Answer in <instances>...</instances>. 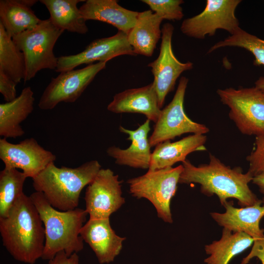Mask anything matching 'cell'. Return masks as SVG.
<instances>
[{
	"label": "cell",
	"mask_w": 264,
	"mask_h": 264,
	"mask_svg": "<svg viewBox=\"0 0 264 264\" xmlns=\"http://www.w3.org/2000/svg\"><path fill=\"white\" fill-rule=\"evenodd\" d=\"M209 157L208 163L198 166L187 159L182 162L183 170L178 183L199 184L202 194L207 196L216 195L223 206L229 198L236 199L242 207L262 201L249 187L253 178L249 172L243 173L240 167L227 166L211 153Z\"/></svg>",
	"instance_id": "cell-1"
},
{
	"label": "cell",
	"mask_w": 264,
	"mask_h": 264,
	"mask_svg": "<svg viewBox=\"0 0 264 264\" xmlns=\"http://www.w3.org/2000/svg\"><path fill=\"white\" fill-rule=\"evenodd\" d=\"M0 233L3 246L15 260L34 264L42 258L45 229L30 196L23 193L7 215L0 218Z\"/></svg>",
	"instance_id": "cell-2"
},
{
	"label": "cell",
	"mask_w": 264,
	"mask_h": 264,
	"mask_svg": "<svg viewBox=\"0 0 264 264\" xmlns=\"http://www.w3.org/2000/svg\"><path fill=\"white\" fill-rule=\"evenodd\" d=\"M30 197L39 213L45 229L42 259L49 261L61 251L69 256L82 251L84 241L80 231L88 215L86 210L77 207L66 211L58 210L48 203L41 192L35 191Z\"/></svg>",
	"instance_id": "cell-3"
},
{
	"label": "cell",
	"mask_w": 264,
	"mask_h": 264,
	"mask_svg": "<svg viewBox=\"0 0 264 264\" xmlns=\"http://www.w3.org/2000/svg\"><path fill=\"white\" fill-rule=\"evenodd\" d=\"M101 169L96 160L76 168L58 167L53 162L32 178L33 186L54 208L62 211L73 210L78 207L82 190Z\"/></svg>",
	"instance_id": "cell-4"
},
{
	"label": "cell",
	"mask_w": 264,
	"mask_h": 264,
	"mask_svg": "<svg viewBox=\"0 0 264 264\" xmlns=\"http://www.w3.org/2000/svg\"><path fill=\"white\" fill-rule=\"evenodd\" d=\"M64 31L48 19L41 20L35 27L12 38L24 56V83L34 78L42 69H56L58 57L54 55L53 48Z\"/></svg>",
	"instance_id": "cell-5"
},
{
	"label": "cell",
	"mask_w": 264,
	"mask_h": 264,
	"mask_svg": "<svg viewBox=\"0 0 264 264\" xmlns=\"http://www.w3.org/2000/svg\"><path fill=\"white\" fill-rule=\"evenodd\" d=\"M182 170V164L176 167L148 170L145 174L128 180L130 193L138 199L149 200L155 208L158 218L172 223L171 201L176 194Z\"/></svg>",
	"instance_id": "cell-6"
},
{
	"label": "cell",
	"mask_w": 264,
	"mask_h": 264,
	"mask_svg": "<svg viewBox=\"0 0 264 264\" xmlns=\"http://www.w3.org/2000/svg\"><path fill=\"white\" fill-rule=\"evenodd\" d=\"M221 103L229 109V117L243 134H264V92L256 88H219Z\"/></svg>",
	"instance_id": "cell-7"
},
{
	"label": "cell",
	"mask_w": 264,
	"mask_h": 264,
	"mask_svg": "<svg viewBox=\"0 0 264 264\" xmlns=\"http://www.w3.org/2000/svg\"><path fill=\"white\" fill-rule=\"evenodd\" d=\"M188 79L181 77L171 102L161 110L149 137L151 147L187 133L205 134L209 132L205 125L193 121L185 114L184 100Z\"/></svg>",
	"instance_id": "cell-8"
},
{
	"label": "cell",
	"mask_w": 264,
	"mask_h": 264,
	"mask_svg": "<svg viewBox=\"0 0 264 264\" xmlns=\"http://www.w3.org/2000/svg\"><path fill=\"white\" fill-rule=\"evenodd\" d=\"M241 2V0H207L201 13L182 22L180 30L188 37L198 39H204L207 35L213 36L218 29L233 35L241 28L235 10Z\"/></svg>",
	"instance_id": "cell-9"
},
{
	"label": "cell",
	"mask_w": 264,
	"mask_h": 264,
	"mask_svg": "<svg viewBox=\"0 0 264 264\" xmlns=\"http://www.w3.org/2000/svg\"><path fill=\"white\" fill-rule=\"evenodd\" d=\"M106 66V62H98L81 69L61 72L51 79L44 91L39 100V108L50 110L60 102H75Z\"/></svg>",
	"instance_id": "cell-10"
},
{
	"label": "cell",
	"mask_w": 264,
	"mask_h": 264,
	"mask_svg": "<svg viewBox=\"0 0 264 264\" xmlns=\"http://www.w3.org/2000/svg\"><path fill=\"white\" fill-rule=\"evenodd\" d=\"M118 176L110 169H101L85 192L86 211L89 219H110L125 202Z\"/></svg>",
	"instance_id": "cell-11"
},
{
	"label": "cell",
	"mask_w": 264,
	"mask_h": 264,
	"mask_svg": "<svg viewBox=\"0 0 264 264\" xmlns=\"http://www.w3.org/2000/svg\"><path fill=\"white\" fill-rule=\"evenodd\" d=\"M174 30L173 25L165 23L161 29V43L158 57L148 65L154 75L153 82L161 109L167 94L174 89L176 82L181 74L193 68L190 62L182 63L175 56L172 39Z\"/></svg>",
	"instance_id": "cell-12"
},
{
	"label": "cell",
	"mask_w": 264,
	"mask_h": 264,
	"mask_svg": "<svg viewBox=\"0 0 264 264\" xmlns=\"http://www.w3.org/2000/svg\"><path fill=\"white\" fill-rule=\"evenodd\" d=\"M0 158L5 168L21 169L27 178L32 179L54 162L56 156L34 138L25 139L17 144L3 138L0 139Z\"/></svg>",
	"instance_id": "cell-13"
},
{
	"label": "cell",
	"mask_w": 264,
	"mask_h": 264,
	"mask_svg": "<svg viewBox=\"0 0 264 264\" xmlns=\"http://www.w3.org/2000/svg\"><path fill=\"white\" fill-rule=\"evenodd\" d=\"M123 55L136 56L129 43L128 35L118 31L113 36L94 40L77 54L59 57L55 71L60 73L67 71L82 64L89 65L95 61L107 63Z\"/></svg>",
	"instance_id": "cell-14"
},
{
	"label": "cell",
	"mask_w": 264,
	"mask_h": 264,
	"mask_svg": "<svg viewBox=\"0 0 264 264\" xmlns=\"http://www.w3.org/2000/svg\"><path fill=\"white\" fill-rule=\"evenodd\" d=\"M80 236L101 264L113 262L120 254L126 239L116 234L111 227L110 219H89L82 227Z\"/></svg>",
	"instance_id": "cell-15"
},
{
	"label": "cell",
	"mask_w": 264,
	"mask_h": 264,
	"mask_svg": "<svg viewBox=\"0 0 264 264\" xmlns=\"http://www.w3.org/2000/svg\"><path fill=\"white\" fill-rule=\"evenodd\" d=\"M150 123V121L147 119L135 130L119 127L121 132L129 135L127 139L131 141V144L126 149L114 146L107 149L108 155L115 159L116 164L133 168L149 169L152 155L148 137L151 130Z\"/></svg>",
	"instance_id": "cell-16"
},
{
	"label": "cell",
	"mask_w": 264,
	"mask_h": 264,
	"mask_svg": "<svg viewBox=\"0 0 264 264\" xmlns=\"http://www.w3.org/2000/svg\"><path fill=\"white\" fill-rule=\"evenodd\" d=\"M107 110L116 113H136L156 123L161 111L153 82L138 88H130L115 94Z\"/></svg>",
	"instance_id": "cell-17"
},
{
	"label": "cell",
	"mask_w": 264,
	"mask_h": 264,
	"mask_svg": "<svg viewBox=\"0 0 264 264\" xmlns=\"http://www.w3.org/2000/svg\"><path fill=\"white\" fill-rule=\"evenodd\" d=\"M262 201L254 205L236 208L232 201L223 205L225 212H212L210 215L220 226L234 232H242L255 240L264 237V229L260 227V222L264 217V205Z\"/></svg>",
	"instance_id": "cell-18"
},
{
	"label": "cell",
	"mask_w": 264,
	"mask_h": 264,
	"mask_svg": "<svg viewBox=\"0 0 264 264\" xmlns=\"http://www.w3.org/2000/svg\"><path fill=\"white\" fill-rule=\"evenodd\" d=\"M87 21L96 20L109 23L127 35L137 20L138 12L126 9L116 0H88L79 8Z\"/></svg>",
	"instance_id": "cell-19"
},
{
	"label": "cell",
	"mask_w": 264,
	"mask_h": 264,
	"mask_svg": "<svg viewBox=\"0 0 264 264\" xmlns=\"http://www.w3.org/2000/svg\"><path fill=\"white\" fill-rule=\"evenodd\" d=\"M206 141L207 137L205 134H192L174 142L168 140L160 143L155 146L152 153L148 170L170 167L178 162H183L186 160L189 154L205 151Z\"/></svg>",
	"instance_id": "cell-20"
},
{
	"label": "cell",
	"mask_w": 264,
	"mask_h": 264,
	"mask_svg": "<svg viewBox=\"0 0 264 264\" xmlns=\"http://www.w3.org/2000/svg\"><path fill=\"white\" fill-rule=\"evenodd\" d=\"M35 98L30 87L24 88L14 100L0 104V135L17 138L24 134L20 125L34 110Z\"/></svg>",
	"instance_id": "cell-21"
},
{
	"label": "cell",
	"mask_w": 264,
	"mask_h": 264,
	"mask_svg": "<svg viewBox=\"0 0 264 264\" xmlns=\"http://www.w3.org/2000/svg\"><path fill=\"white\" fill-rule=\"evenodd\" d=\"M163 20L151 10L138 12L135 24L128 35L129 43L136 55H153L161 37L160 26Z\"/></svg>",
	"instance_id": "cell-22"
},
{
	"label": "cell",
	"mask_w": 264,
	"mask_h": 264,
	"mask_svg": "<svg viewBox=\"0 0 264 264\" xmlns=\"http://www.w3.org/2000/svg\"><path fill=\"white\" fill-rule=\"evenodd\" d=\"M254 241L244 232H234L223 228L220 239L205 246V252L209 256L204 262L206 264H228L233 258L249 247Z\"/></svg>",
	"instance_id": "cell-23"
},
{
	"label": "cell",
	"mask_w": 264,
	"mask_h": 264,
	"mask_svg": "<svg viewBox=\"0 0 264 264\" xmlns=\"http://www.w3.org/2000/svg\"><path fill=\"white\" fill-rule=\"evenodd\" d=\"M50 14L49 19L57 27L70 32L86 34L88 27L77 4L81 0H41Z\"/></svg>",
	"instance_id": "cell-24"
},
{
	"label": "cell",
	"mask_w": 264,
	"mask_h": 264,
	"mask_svg": "<svg viewBox=\"0 0 264 264\" xmlns=\"http://www.w3.org/2000/svg\"><path fill=\"white\" fill-rule=\"evenodd\" d=\"M41 21L22 0H0V22L12 38L35 27Z\"/></svg>",
	"instance_id": "cell-25"
},
{
	"label": "cell",
	"mask_w": 264,
	"mask_h": 264,
	"mask_svg": "<svg viewBox=\"0 0 264 264\" xmlns=\"http://www.w3.org/2000/svg\"><path fill=\"white\" fill-rule=\"evenodd\" d=\"M0 71L3 72L17 84L25 75V62L22 51L17 47L12 37L0 22Z\"/></svg>",
	"instance_id": "cell-26"
},
{
	"label": "cell",
	"mask_w": 264,
	"mask_h": 264,
	"mask_svg": "<svg viewBox=\"0 0 264 264\" xmlns=\"http://www.w3.org/2000/svg\"><path fill=\"white\" fill-rule=\"evenodd\" d=\"M22 172L15 168H5L0 172V218L6 217L10 209L23 193L27 178Z\"/></svg>",
	"instance_id": "cell-27"
},
{
	"label": "cell",
	"mask_w": 264,
	"mask_h": 264,
	"mask_svg": "<svg viewBox=\"0 0 264 264\" xmlns=\"http://www.w3.org/2000/svg\"><path fill=\"white\" fill-rule=\"evenodd\" d=\"M226 46L239 47L249 51L255 57L254 65L264 66V40L257 36L240 28L234 34L213 45L207 53Z\"/></svg>",
	"instance_id": "cell-28"
},
{
	"label": "cell",
	"mask_w": 264,
	"mask_h": 264,
	"mask_svg": "<svg viewBox=\"0 0 264 264\" xmlns=\"http://www.w3.org/2000/svg\"><path fill=\"white\" fill-rule=\"evenodd\" d=\"M151 10L163 20L179 21L184 16L180 6L184 2L182 0H142Z\"/></svg>",
	"instance_id": "cell-29"
},
{
	"label": "cell",
	"mask_w": 264,
	"mask_h": 264,
	"mask_svg": "<svg viewBox=\"0 0 264 264\" xmlns=\"http://www.w3.org/2000/svg\"><path fill=\"white\" fill-rule=\"evenodd\" d=\"M255 148L246 157L249 172L254 177L264 173V134L256 136Z\"/></svg>",
	"instance_id": "cell-30"
},
{
	"label": "cell",
	"mask_w": 264,
	"mask_h": 264,
	"mask_svg": "<svg viewBox=\"0 0 264 264\" xmlns=\"http://www.w3.org/2000/svg\"><path fill=\"white\" fill-rule=\"evenodd\" d=\"M17 84L3 72L0 71V92L7 102L14 100L17 96Z\"/></svg>",
	"instance_id": "cell-31"
},
{
	"label": "cell",
	"mask_w": 264,
	"mask_h": 264,
	"mask_svg": "<svg viewBox=\"0 0 264 264\" xmlns=\"http://www.w3.org/2000/svg\"><path fill=\"white\" fill-rule=\"evenodd\" d=\"M254 257L264 264V237L255 240L251 250L247 256L242 259L241 264H247Z\"/></svg>",
	"instance_id": "cell-32"
},
{
	"label": "cell",
	"mask_w": 264,
	"mask_h": 264,
	"mask_svg": "<svg viewBox=\"0 0 264 264\" xmlns=\"http://www.w3.org/2000/svg\"><path fill=\"white\" fill-rule=\"evenodd\" d=\"M48 264H79V258L76 253L69 256L64 251H61L49 260Z\"/></svg>",
	"instance_id": "cell-33"
},
{
	"label": "cell",
	"mask_w": 264,
	"mask_h": 264,
	"mask_svg": "<svg viewBox=\"0 0 264 264\" xmlns=\"http://www.w3.org/2000/svg\"><path fill=\"white\" fill-rule=\"evenodd\" d=\"M252 182L258 186L259 191L263 195L262 201L264 205V173L254 176Z\"/></svg>",
	"instance_id": "cell-34"
},
{
	"label": "cell",
	"mask_w": 264,
	"mask_h": 264,
	"mask_svg": "<svg viewBox=\"0 0 264 264\" xmlns=\"http://www.w3.org/2000/svg\"><path fill=\"white\" fill-rule=\"evenodd\" d=\"M256 88L264 92V76H261L255 83Z\"/></svg>",
	"instance_id": "cell-35"
}]
</instances>
